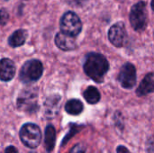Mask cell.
<instances>
[{"instance_id": "7", "label": "cell", "mask_w": 154, "mask_h": 153, "mask_svg": "<svg viewBox=\"0 0 154 153\" xmlns=\"http://www.w3.org/2000/svg\"><path fill=\"white\" fill-rule=\"evenodd\" d=\"M118 81L124 88L131 89L136 84V69L132 63H125L118 75Z\"/></svg>"}, {"instance_id": "13", "label": "cell", "mask_w": 154, "mask_h": 153, "mask_svg": "<svg viewBox=\"0 0 154 153\" xmlns=\"http://www.w3.org/2000/svg\"><path fill=\"white\" fill-rule=\"evenodd\" d=\"M56 142V130L53 125L49 124L45 128V137H44V148L47 152H51L55 147Z\"/></svg>"}, {"instance_id": "11", "label": "cell", "mask_w": 154, "mask_h": 153, "mask_svg": "<svg viewBox=\"0 0 154 153\" xmlns=\"http://www.w3.org/2000/svg\"><path fill=\"white\" fill-rule=\"evenodd\" d=\"M153 73L147 74L143 79L142 83L136 89V94L139 96L148 95L153 91Z\"/></svg>"}, {"instance_id": "1", "label": "cell", "mask_w": 154, "mask_h": 153, "mask_svg": "<svg viewBox=\"0 0 154 153\" xmlns=\"http://www.w3.org/2000/svg\"><path fill=\"white\" fill-rule=\"evenodd\" d=\"M83 68L85 73L90 78L101 83L109 69V63L102 54L91 52L88 54Z\"/></svg>"}, {"instance_id": "18", "label": "cell", "mask_w": 154, "mask_h": 153, "mask_svg": "<svg viewBox=\"0 0 154 153\" xmlns=\"http://www.w3.org/2000/svg\"><path fill=\"white\" fill-rule=\"evenodd\" d=\"M8 20H9V14H8L7 10L5 8H2L0 10V23L2 25H5V24H6Z\"/></svg>"}, {"instance_id": "10", "label": "cell", "mask_w": 154, "mask_h": 153, "mask_svg": "<svg viewBox=\"0 0 154 153\" xmlns=\"http://www.w3.org/2000/svg\"><path fill=\"white\" fill-rule=\"evenodd\" d=\"M55 43L58 48H60L62 50L69 51L73 50L77 48L76 40L73 36H70L69 34L59 32L56 34L55 37Z\"/></svg>"}, {"instance_id": "2", "label": "cell", "mask_w": 154, "mask_h": 153, "mask_svg": "<svg viewBox=\"0 0 154 153\" xmlns=\"http://www.w3.org/2000/svg\"><path fill=\"white\" fill-rule=\"evenodd\" d=\"M20 139L26 147L30 149L37 148L42 142V132L40 127L32 123L23 124L20 130Z\"/></svg>"}, {"instance_id": "19", "label": "cell", "mask_w": 154, "mask_h": 153, "mask_svg": "<svg viewBox=\"0 0 154 153\" xmlns=\"http://www.w3.org/2000/svg\"><path fill=\"white\" fill-rule=\"evenodd\" d=\"M86 152V147L82 143H78L76 144L72 150L70 151V153H85Z\"/></svg>"}, {"instance_id": "17", "label": "cell", "mask_w": 154, "mask_h": 153, "mask_svg": "<svg viewBox=\"0 0 154 153\" xmlns=\"http://www.w3.org/2000/svg\"><path fill=\"white\" fill-rule=\"evenodd\" d=\"M81 127H82V126L76 125V124H75V125H73V126L70 128L69 133L66 135V137L63 139V142H62V144H61V145L63 146V145H64V144H65V143H66V142H68V141H69L72 136H73V135H75L77 133H79V130L81 129Z\"/></svg>"}, {"instance_id": "6", "label": "cell", "mask_w": 154, "mask_h": 153, "mask_svg": "<svg viewBox=\"0 0 154 153\" xmlns=\"http://www.w3.org/2000/svg\"><path fill=\"white\" fill-rule=\"evenodd\" d=\"M37 97L38 95L36 88H29L23 90L16 101L17 108L21 111H24L27 113L36 112L38 109Z\"/></svg>"}, {"instance_id": "8", "label": "cell", "mask_w": 154, "mask_h": 153, "mask_svg": "<svg viewBox=\"0 0 154 153\" xmlns=\"http://www.w3.org/2000/svg\"><path fill=\"white\" fill-rule=\"evenodd\" d=\"M109 41L116 47H123L125 43L127 33L123 23H117L111 26L108 32Z\"/></svg>"}, {"instance_id": "20", "label": "cell", "mask_w": 154, "mask_h": 153, "mask_svg": "<svg viewBox=\"0 0 154 153\" xmlns=\"http://www.w3.org/2000/svg\"><path fill=\"white\" fill-rule=\"evenodd\" d=\"M87 0H67V2L73 6H79L82 5L84 2H86Z\"/></svg>"}, {"instance_id": "9", "label": "cell", "mask_w": 154, "mask_h": 153, "mask_svg": "<svg viewBox=\"0 0 154 153\" xmlns=\"http://www.w3.org/2000/svg\"><path fill=\"white\" fill-rule=\"evenodd\" d=\"M16 68L13 60L5 58L0 60V80L10 81L15 75Z\"/></svg>"}, {"instance_id": "23", "label": "cell", "mask_w": 154, "mask_h": 153, "mask_svg": "<svg viewBox=\"0 0 154 153\" xmlns=\"http://www.w3.org/2000/svg\"><path fill=\"white\" fill-rule=\"evenodd\" d=\"M30 153H36V152H30Z\"/></svg>"}, {"instance_id": "16", "label": "cell", "mask_w": 154, "mask_h": 153, "mask_svg": "<svg viewBox=\"0 0 154 153\" xmlns=\"http://www.w3.org/2000/svg\"><path fill=\"white\" fill-rule=\"evenodd\" d=\"M83 96H84L85 100L88 104H91V105H95V104L98 103L100 98H101V96H100V93H99L98 89L97 87H93V86L88 87L84 91Z\"/></svg>"}, {"instance_id": "5", "label": "cell", "mask_w": 154, "mask_h": 153, "mask_svg": "<svg viewBox=\"0 0 154 153\" xmlns=\"http://www.w3.org/2000/svg\"><path fill=\"white\" fill-rule=\"evenodd\" d=\"M60 27L61 32L75 37L80 33L82 30V23L79 17L74 12L69 11L62 15L60 23Z\"/></svg>"}, {"instance_id": "21", "label": "cell", "mask_w": 154, "mask_h": 153, "mask_svg": "<svg viewBox=\"0 0 154 153\" xmlns=\"http://www.w3.org/2000/svg\"><path fill=\"white\" fill-rule=\"evenodd\" d=\"M116 152L117 153H131L130 151L125 147V146H123V145H120L117 147L116 149Z\"/></svg>"}, {"instance_id": "14", "label": "cell", "mask_w": 154, "mask_h": 153, "mask_svg": "<svg viewBox=\"0 0 154 153\" xmlns=\"http://www.w3.org/2000/svg\"><path fill=\"white\" fill-rule=\"evenodd\" d=\"M27 36H28V32H27L26 30H23V29L16 30L9 37L8 44L11 47H13V48H16V47L22 46L25 42Z\"/></svg>"}, {"instance_id": "4", "label": "cell", "mask_w": 154, "mask_h": 153, "mask_svg": "<svg viewBox=\"0 0 154 153\" xmlns=\"http://www.w3.org/2000/svg\"><path fill=\"white\" fill-rule=\"evenodd\" d=\"M148 13L146 9V4L143 1H140L133 5L130 12V23L132 27L137 31L142 32L147 26Z\"/></svg>"}, {"instance_id": "22", "label": "cell", "mask_w": 154, "mask_h": 153, "mask_svg": "<svg viewBox=\"0 0 154 153\" xmlns=\"http://www.w3.org/2000/svg\"><path fill=\"white\" fill-rule=\"evenodd\" d=\"M5 153H18V151L14 146H8L5 150Z\"/></svg>"}, {"instance_id": "3", "label": "cell", "mask_w": 154, "mask_h": 153, "mask_svg": "<svg viewBox=\"0 0 154 153\" xmlns=\"http://www.w3.org/2000/svg\"><path fill=\"white\" fill-rule=\"evenodd\" d=\"M43 72L42 63L38 60H27L22 67L19 78L23 83H32L39 80Z\"/></svg>"}, {"instance_id": "15", "label": "cell", "mask_w": 154, "mask_h": 153, "mask_svg": "<svg viewBox=\"0 0 154 153\" xmlns=\"http://www.w3.org/2000/svg\"><path fill=\"white\" fill-rule=\"evenodd\" d=\"M84 106L79 99H70L65 105V111L71 115H79L82 113Z\"/></svg>"}, {"instance_id": "12", "label": "cell", "mask_w": 154, "mask_h": 153, "mask_svg": "<svg viewBox=\"0 0 154 153\" xmlns=\"http://www.w3.org/2000/svg\"><path fill=\"white\" fill-rule=\"evenodd\" d=\"M60 97V96H51L47 99L44 103V114L48 118H53L59 112V103Z\"/></svg>"}]
</instances>
